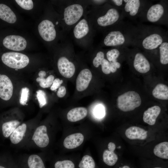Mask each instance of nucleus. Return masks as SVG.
<instances>
[{"label":"nucleus","instance_id":"1","mask_svg":"<svg viewBox=\"0 0 168 168\" xmlns=\"http://www.w3.org/2000/svg\"><path fill=\"white\" fill-rule=\"evenodd\" d=\"M91 5L86 15L96 32H105L122 21L124 17L122 9L112 5L108 0L102 5Z\"/></svg>","mask_w":168,"mask_h":168},{"label":"nucleus","instance_id":"2","mask_svg":"<svg viewBox=\"0 0 168 168\" xmlns=\"http://www.w3.org/2000/svg\"><path fill=\"white\" fill-rule=\"evenodd\" d=\"M139 30L138 26L122 21L105 32L101 46L124 48L134 46Z\"/></svg>","mask_w":168,"mask_h":168},{"label":"nucleus","instance_id":"3","mask_svg":"<svg viewBox=\"0 0 168 168\" xmlns=\"http://www.w3.org/2000/svg\"><path fill=\"white\" fill-rule=\"evenodd\" d=\"M139 30L134 46L147 51L157 50L168 39L167 34L156 27L139 26Z\"/></svg>","mask_w":168,"mask_h":168},{"label":"nucleus","instance_id":"4","mask_svg":"<svg viewBox=\"0 0 168 168\" xmlns=\"http://www.w3.org/2000/svg\"><path fill=\"white\" fill-rule=\"evenodd\" d=\"M61 18L62 27L67 35L86 14L90 1H66Z\"/></svg>","mask_w":168,"mask_h":168},{"label":"nucleus","instance_id":"5","mask_svg":"<svg viewBox=\"0 0 168 168\" xmlns=\"http://www.w3.org/2000/svg\"><path fill=\"white\" fill-rule=\"evenodd\" d=\"M86 14L72 29V35L80 46L85 49H91L96 32Z\"/></svg>","mask_w":168,"mask_h":168},{"label":"nucleus","instance_id":"6","mask_svg":"<svg viewBox=\"0 0 168 168\" xmlns=\"http://www.w3.org/2000/svg\"><path fill=\"white\" fill-rule=\"evenodd\" d=\"M143 21L156 24H168V4L166 1L152 4L150 2L141 15Z\"/></svg>","mask_w":168,"mask_h":168},{"label":"nucleus","instance_id":"7","mask_svg":"<svg viewBox=\"0 0 168 168\" xmlns=\"http://www.w3.org/2000/svg\"><path fill=\"white\" fill-rule=\"evenodd\" d=\"M139 94L134 91H129L119 96L117 100L118 108L121 111L128 112L139 107L141 104Z\"/></svg>","mask_w":168,"mask_h":168},{"label":"nucleus","instance_id":"8","mask_svg":"<svg viewBox=\"0 0 168 168\" xmlns=\"http://www.w3.org/2000/svg\"><path fill=\"white\" fill-rule=\"evenodd\" d=\"M73 45L67 40L66 44V55L60 56L57 62V67L59 72L63 77L69 78L74 75L76 69L75 63L70 59L68 55Z\"/></svg>","mask_w":168,"mask_h":168},{"label":"nucleus","instance_id":"9","mask_svg":"<svg viewBox=\"0 0 168 168\" xmlns=\"http://www.w3.org/2000/svg\"><path fill=\"white\" fill-rule=\"evenodd\" d=\"M123 1L122 12L124 16L132 19L140 17L150 2L149 1L140 0H123Z\"/></svg>","mask_w":168,"mask_h":168},{"label":"nucleus","instance_id":"10","mask_svg":"<svg viewBox=\"0 0 168 168\" xmlns=\"http://www.w3.org/2000/svg\"><path fill=\"white\" fill-rule=\"evenodd\" d=\"M2 62L12 68L21 69L26 67L29 59L26 55L19 53L10 52L4 53L2 56Z\"/></svg>","mask_w":168,"mask_h":168},{"label":"nucleus","instance_id":"11","mask_svg":"<svg viewBox=\"0 0 168 168\" xmlns=\"http://www.w3.org/2000/svg\"><path fill=\"white\" fill-rule=\"evenodd\" d=\"M39 34L41 38L48 42L54 41L57 37V31L54 23L49 19L41 21L38 26Z\"/></svg>","mask_w":168,"mask_h":168},{"label":"nucleus","instance_id":"12","mask_svg":"<svg viewBox=\"0 0 168 168\" xmlns=\"http://www.w3.org/2000/svg\"><path fill=\"white\" fill-rule=\"evenodd\" d=\"M132 49L134 54L133 65L135 69L141 73L148 72L151 68L149 61L144 55L139 51L138 48L135 47Z\"/></svg>","mask_w":168,"mask_h":168},{"label":"nucleus","instance_id":"13","mask_svg":"<svg viewBox=\"0 0 168 168\" xmlns=\"http://www.w3.org/2000/svg\"><path fill=\"white\" fill-rule=\"evenodd\" d=\"M4 46L8 49L16 51L24 50L26 47L27 42L23 37L17 35H9L3 41Z\"/></svg>","mask_w":168,"mask_h":168},{"label":"nucleus","instance_id":"14","mask_svg":"<svg viewBox=\"0 0 168 168\" xmlns=\"http://www.w3.org/2000/svg\"><path fill=\"white\" fill-rule=\"evenodd\" d=\"M96 55L92 60V64L95 68L100 66L102 72L105 74L111 73L109 62L105 58V50L101 47L96 48Z\"/></svg>","mask_w":168,"mask_h":168},{"label":"nucleus","instance_id":"15","mask_svg":"<svg viewBox=\"0 0 168 168\" xmlns=\"http://www.w3.org/2000/svg\"><path fill=\"white\" fill-rule=\"evenodd\" d=\"M32 139L39 147L43 148L47 147L49 140L47 133V128L44 125H41L35 129Z\"/></svg>","mask_w":168,"mask_h":168},{"label":"nucleus","instance_id":"16","mask_svg":"<svg viewBox=\"0 0 168 168\" xmlns=\"http://www.w3.org/2000/svg\"><path fill=\"white\" fill-rule=\"evenodd\" d=\"M13 86L10 79L5 75H0V98L4 100H9L12 96Z\"/></svg>","mask_w":168,"mask_h":168},{"label":"nucleus","instance_id":"17","mask_svg":"<svg viewBox=\"0 0 168 168\" xmlns=\"http://www.w3.org/2000/svg\"><path fill=\"white\" fill-rule=\"evenodd\" d=\"M92 78L91 70L87 68L82 69L78 74L76 80V88L79 91L86 90L88 87Z\"/></svg>","mask_w":168,"mask_h":168},{"label":"nucleus","instance_id":"18","mask_svg":"<svg viewBox=\"0 0 168 168\" xmlns=\"http://www.w3.org/2000/svg\"><path fill=\"white\" fill-rule=\"evenodd\" d=\"M108 149L103 152L102 158L104 163L109 166H114L118 160V157L114 151L116 145L113 142H110L107 146Z\"/></svg>","mask_w":168,"mask_h":168},{"label":"nucleus","instance_id":"19","mask_svg":"<svg viewBox=\"0 0 168 168\" xmlns=\"http://www.w3.org/2000/svg\"><path fill=\"white\" fill-rule=\"evenodd\" d=\"M125 134L126 137L131 140H144L148 136L147 131L143 128L136 126L128 128L125 131Z\"/></svg>","mask_w":168,"mask_h":168},{"label":"nucleus","instance_id":"20","mask_svg":"<svg viewBox=\"0 0 168 168\" xmlns=\"http://www.w3.org/2000/svg\"><path fill=\"white\" fill-rule=\"evenodd\" d=\"M84 140L83 135L79 133H75L67 136L64 139L63 144L68 149H73L81 145Z\"/></svg>","mask_w":168,"mask_h":168},{"label":"nucleus","instance_id":"21","mask_svg":"<svg viewBox=\"0 0 168 168\" xmlns=\"http://www.w3.org/2000/svg\"><path fill=\"white\" fill-rule=\"evenodd\" d=\"M161 112V108L157 105H154L148 108L143 113V121L150 125H154L156 119Z\"/></svg>","mask_w":168,"mask_h":168},{"label":"nucleus","instance_id":"22","mask_svg":"<svg viewBox=\"0 0 168 168\" xmlns=\"http://www.w3.org/2000/svg\"><path fill=\"white\" fill-rule=\"evenodd\" d=\"M88 111L84 107H76L70 110L67 113V118L70 122H76L85 118L87 115Z\"/></svg>","mask_w":168,"mask_h":168},{"label":"nucleus","instance_id":"23","mask_svg":"<svg viewBox=\"0 0 168 168\" xmlns=\"http://www.w3.org/2000/svg\"><path fill=\"white\" fill-rule=\"evenodd\" d=\"M0 18L11 24L15 23L16 21L15 14L7 5L0 4Z\"/></svg>","mask_w":168,"mask_h":168},{"label":"nucleus","instance_id":"24","mask_svg":"<svg viewBox=\"0 0 168 168\" xmlns=\"http://www.w3.org/2000/svg\"><path fill=\"white\" fill-rule=\"evenodd\" d=\"M27 126L25 124L19 125L10 136L11 142L14 144L19 143L23 139L26 131Z\"/></svg>","mask_w":168,"mask_h":168},{"label":"nucleus","instance_id":"25","mask_svg":"<svg viewBox=\"0 0 168 168\" xmlns=\"http://www.w3.org/2000/svg\"><path fill=\"white\" fill-rule=\"evenodd\" d=\"M152 94L155 98L161 100L168 99V87L163 84L156 85L152 91Z\"/></svg>","mask_w":168,"mask_h":168},{"label":"nucleus","instance_id":"26","mask_svg":"<svg viewBox=\"0 0 168 168\" xmlns=\"http://www.w3.org/2000/svg\"><path fill=\"white\" fill-rule=\"evenodd\" d=\"M156 156L162 159H168V142H163L156 145L153 149Z\"/></svg>","mask_w":168,"mask_h":168},{"label":"nucleus","instance_id":"27","mask_svg":"<svg viewBox=\"0 0 168 168\" xmlns=\"http://www.w3.org/2000/svg\"><path fill=\"white\" fill-rule=\"evenodd\" d=\"M157 52L159 55L161 63L166 65L168 63V39L162 43L158 48Z\"/></svg>","mask_w":168,"mask_h":168},{"label":"nucleus","instance_id":"28","mask_svg":"<svg viewBox=\"0 0 168 168\" xmlns=\"http://www.w3.org/2000/svg\"><path fill=\"white\" fill-rule=\"evenodd\" d=\"M20 124L17 120H12L4 123L2 126V133L6 137H9Z\"/></svg>","mask_w":168,"mask_h":168},{"label":"nucleus","instance_id":"29","mask_svg":"<svg viewBox=\"0 0 168 168\" xmlns=\"http://www.w3.org/2000/svg\"><path fill=\"white\" fill-rule=\"evenodd\" d=\"M123 48L114 47L105 50V55L107 60L110 63L118 62L117 59L119 57Z\"/></svg>","mask_w":168,"mask_h":168},{"label":"nucleus","instance_id":"30","mask_svg":"<svg viewBox=\"0 0 168 168\" xmlns=\"http://www.w3.org/2000/svg\"><path fill=\"white\" fill-rule=\"evenodd\" d=\"M27 163L29 168H45L42 159L36 154L29 156Z\"/></svg>","mask_w":168,"mask_h":168},{"label":"nucleus","instance_id":"31","mask_svg":"<svg viewBox=\"0 0 168 168\" xmlns=\"http://www.w3.org/2000/svg\"><path fill=\"white\" fill-rule=\"evenodd\" d=\"M79 167L80 168H95V163L91 156L86 155L82 157Z\"/></svg>","mask_w":168,"mask_h":168},{"label":"nucleus","instance_id":"32","mask_svg":"<svg viewBox=\"0 0 168 168\" xmlns=\"http://www.w3.org/2000/svg\"><path fill=\"white\" fill-rule=\"evenodd\" d=\"M54 76L52 75L48 76L46 78L39 77L36 79V81L39 83L40 86L43 88L50 87L54 80Z\"/></svg>","mask_w":168,"mask_h":168},{"label":"nucleus","instance_id":"33","mask_svg":"<svg viewBox=\"0 0 168 168\" xmlns=\"http://www.w3.org/2000/svg\"><path fill=\"white\" fill-rule=\"evenodd\" d=\"M55 168H75L73 163L69 160H64L57 161L54 165Z\"/></svg>","mask_w":168,"mask_h":168},{"label":"nucleus","instance_id":"34","mask_svg":"<svg viewBox=\"0 0 168 168\" xmlns=\"http://www.w3.org/2000/svg\"><path fill=\"white\" fill-rule=\"evenodd\" d=\"M36 97L39 103L40 108H42L47 103L46 94L42 90H38L36 91Z\"/></svg>","mask_w":168,"mask_h":168},{"label":"nucleus","instance_id":"35","mask_svg":"<svg viewBox=\"0 0 168 168\" xmlns=\"http://www.w3.org/2000/svg\"><path fill=\"white\" fill-rule=\"evenodd\" d=\"M15 1L21 7L25 10H31L34 7L33 2L31 0H16Z\"/></svg>","mask_w":168,"mask_h":168},{"label":"nucleus","instance_id":"36","mask_svg":"<svg viewBox=\"0 0 168 168\" xmlns=\"http://www.w3.org/2000/svg\"><path fill=\"white\" fill-rule=\"evenodd\" d=\"M29 94V89L26 87H23L21 91V96L20 99V104L23 105L26 104L27 102Z\"/></svg>","mask_w":168,"mask_h":168},{"label":"nucleus","instance_id":"37","mask_svg":"<svg viewBox=\"0 0 168 168\" xmlns=\"http://www.w3.org/2000/svg\"><path fill=\"white\" fill-rule=\"evenodd\" d=\"M63 82V81L62 80H60L58 78L54 79L50 86V90L52 91L56 90L59 88Z\"/></svg>","mask_w":168,"mask_h":168},{"label":"nucleus","instance_id":"38","mask_svg":"<svg viewBox=\"0 0 168 168\" xmlns=\"http://www.w3.org/2000/svg\"><path fill=\"white\" fill-rule=\"evenodd\" d=\"M108 2L112 5L120 9H122L124 5L123 0H109Z\"/></svg>","mask_w":168,"mask_h":168},{"label":"nucleus","instance_id":"39","mask_svg":"<svg viewBox=\"0 0 168 168\" xmlns=\"http://www.w3.org/2000/svg\"><path fill=\"white\" fill-rule=\"evenodd\" d=\"M95 115L98 118L102 117L104 114V110L103 107L101 105L96 107L95 110Z\"/></svg>","mask_w":168,"mask_h":168},{"label":"nucleus","instance_id":"40","mask_svg":"<svg viewBox=\"0 0 168 168\" xmlns=\"http://www.w3.org/2000/svg\"><path fill=\"white\" fill-rule=\"evenodd\" d=\"M110 70L111 72H115L118 69H119L121 67L120 63L118 62L115 63H110Z\"/></svg>","mask_w":168,"mask_h":168},{"label":"nucleus","instance_id":"41","mask_svg":"<svg viewBox=\"0 0 168 168\" xmlns=\"http://www.w3.org/2000/svg\"><path fill=\"white\" fill-rule=\"evenodd\" d=\"M66 93V90L64 86H60L58 89L57 92V95L60 98L63 97Z\"/></svg>","mask_w":168,"mask_h":168},{"label":"nucleus","instance_id":"42","mask_svg":"<svg viewBox=\"0 0 168 168\" xmlns=\"http://www.w3.org/2000/svg\"><path fill=\"white\" fill-rule=\"evenodd\" d=\"M116 168H134L133 166L127 163H121Z\"/></svg>","mask_w":168,"mask_h":168},{"label":"nucleus","instance_id":"43","mask_svg":"<svg viewBox=\"0 0 168 168\" xmlns=\"http://www.w3.org/2000/svg\"><path fill=\"white\" fill-rule=\"evenodd\" d=\"M46 72L44 71H41L39 72L38 73L39 77H44L46 76Z\"/></svg>","mask_w":168,"mask_h":168},{"label":"nucleus","instance_id":"44","mask_svg":"<svg viewBox=\"0 0 168 168\" xmlns=\"http://www.w3.org/2000/svg\"><path fill=\"white\" fill-rule=\"evenodd\" d=\"M151 166V167L149 168H166L162 166H161L160 165L154 166Z\"/></svg>","mask_w":168,"mask_h":168},{"label":"nucleus","instance_id":"45","mask_svg":"<svg viewBox=\"0 0 168 168\" xmlns=\"http://www.w3.org/2000/svg\"><path fill=\"white\" fill-rule=\"evenodd\" d=\"M0 168H6L4 166L0 165Z\"/></svg>","mask_w":168,"mask_h":168}]
</instances>
